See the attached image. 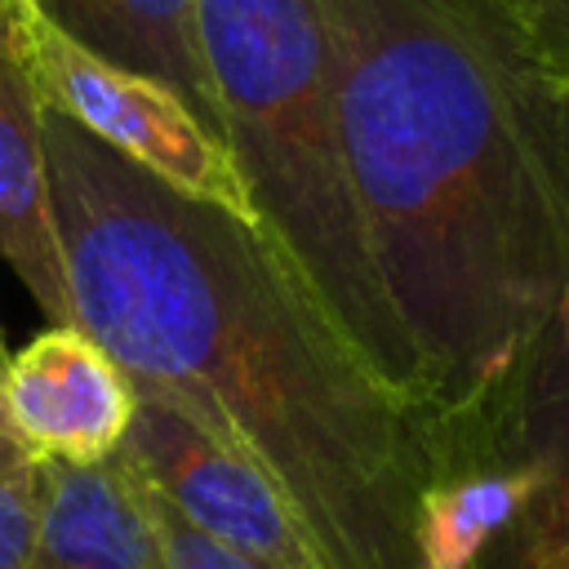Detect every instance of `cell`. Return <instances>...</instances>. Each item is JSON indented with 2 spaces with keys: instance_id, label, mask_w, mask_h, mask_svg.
<instances>
[{
  "instance_id": "cell-1",
  "label": "cell",
  "mask_w": 569,
  "mask_h": 569,
  "mask_svg": "<svg viewBox=\"0 0 569 569\" xmlns=\"http://www.w3.org/2000/svg\"><path fill=\"white\" fill-rule=\"evenodd\" d=\"M71 325L298 511L329 569H422L436 413L391 391L284 249L44 111Z\"/></svg>"
},
{
  "instance_id": "cell-2",
  "label": "cell",
  "mask_w": 569,
  "mask_h": 569,
  "mask_svg": "<svg viewBox=\"0 0 569 569\" xmlns=\"http://www.w3.org/2000/svg\"><path fill=\"white\" fill-rule=\"evenodd\" d=\"M351 187L431 413L569 316V58L498 0H316Z\"/></svg>"
},
{
  "instance_id": "cell-3",
  "label": "cell",
  "mask_w": 569,
  "mask_h": 569,
  "mask_svg": "<svg viewBox=\"0 0 569 569\" xmlns=\"http://www.w3.org/2000/svg\"><path fill=\"white\" fill-rule=\"evenodd\" d=\"M222 142L262 231L284 249L369 369L422 405L413 347L387 302L347 169L338 76L316 0H196Z\"/></svg>"
},
{
  "instance_id": "cell-4",
  "label": "cell",
  "mask_w": 569,
  "mask_h": 569,
  "mask_svg": "<svg viewBox=\"0 0 569 569\" xmlns=\"http://www.w3.org/2000/svg\"><path fill=\"white\" fill-rule=\"evenodd\" d=\"M9 31L44 111L80 124L107 151L124 156L164 187L258 222L227 142L173 89L89 53L31 0H9Z\"/></svg>"
},
{
  "instance_id": "cell-5",
  "label": "cell",
  "mask_w": 569,
  "mask_h": 569,
  "mask_svg": "<svg viewBox=\"0 0 569 569\" xmlns=\"http://www.w3.org/2000/svg\"><path fill=\"white\" fill-rule=\"evenodd\" d=\"M124 453L191 529L258 569H329L289 498L231 445L200 431L169 400L138 391Z\"/></svg>"
},
{
  "instance_id": "cell-6",
  "label": "cell",
  "mask_w": 569,
  "mask_h": 569,
  "mask_svg": "<svg viewBox=\"0 0 569 569\" xmlns=\"http://www.w3.org/2000/svg\"><path fill=\"white\" fill-rule=\"evenodd\" d=\"M4 413L36 462H102L124 449L138 396L124 369L76 325H49L9 351Z\"/></svg>"
},
{
  "instance_id": "cell-7",
  "label": "cell",
  "mask_w": 569,
  "mask_h": 569,
  "mask_svg": "<svg viewBox=\"0 0 569 569\" xmlns=\"http://www.w3.org/2000/svg\"><path fill=\"white\" fill-rule=\"evenodd\" d=\"M507 387L533 449V485L467 569H569V316L538 333Z\"/></svg>"
},
{
  "instance_id": "cell-8",
  "label": "cell",
  "mask_w": 569,
  "mask_h": 569,
  "mask_svg": "<svg viewBox=\"0 0 569 569\" xmlns=\"http://www.w3.org/2000/svg\"><path fill=\"white\" fill-rule=\"evenodd\" d=\"M31 569H169L156 502L120 449L102 462H36Z\"/></svg>"
},
{
  "instance_id": "cell-9",
  "label": "cell",
  "mask_w": 569,
  "mask_h": 569,
  "mask_svg": "<svg viewBox=\"0 0 569 569\" xmlns=\"http://www.w3.org/2000/svg\"><path fill=\"white\" fill-rule=\"evenodd\" d=\"M0 258L49 325H71L67 267L49 204L44 102L13 49L9 0H0Z\"/></svg>"
},
{
  "instance_id": "cell-10",
  "label": "cell",
  "mask_w": 569,
  "mask_h": 569,
  "mask_svg": "<svg viewBox=\"0 0 569 569\" xmlns=\"http://www.w3.org/2000/svg\"><path fill=\"white\" fill-rule=\"evenodd\" d=\"M31 4L89 53L173 89L222 138L196 36V0H31Z\"/></svg>"
},
{
  "instance_id": "cell-11",
  "label": "cell",
  "mask_w": 569,
  "mask_h": 569,
  "mask_svg": "<svg viewBox=\"0 0 569 569\" xmlns=\"http://www.w3.org/2000/svg\"><path fill=\"white\" fill-rule=\"evenodd\" d=\"M151 502H156V529H160V547H164L169 569H258L253 560H244V556L218 547L213 538H204L200 529H191L173 507H164L156 498V489H151Z\"/></svg>"
},
{
  "instance_id": "cell-12",
  "label": "cell",
  "mask_w": 569,
  "mask_h": 569,
  "mask_svg": "<svg viewBox=\"0 0 569 569\" xmlns=\"http://www.w3.org/2000/svg\"><path fill=\"white\" fill-rule=\"evenodd\" d=\"M36 551V467L0 480V569H31Z\"/></svg>"
},
{
  "instance_id": "cell-13",
  "label": "cell",
  "mask_w": 569,
  "mask_h": 569,
  "mask_svg": "<svg viewBox=\"0 0 569 569\" xmlns=\"http://www.w3.org/2000/svg\"><path fill=\"white\" fill-rule=\"evenodd\" d=\"M525 31L569 58V0H498Z\"/></svg>"
},
{
  "instance_id": "cell-14",
  "label": "cell",
  "mask_w": 569,
  "mask_h": 569,
  "mask_svg": "<svg viewBox=\"0 0 569 569\" xmlns=\"http://www.w3.org/2000/svg\"><path fill=\"white\" fill-rule=\"evenodd\" d=\"M31 467H36V458H31L27 445L18 440V431H13L9 413H4V400H0V480L22 476V471H31Z\"/></svg>"
},
{
  "instance_id": "cell-15",
  "label": "cell",
  "mask_w": 569,
  "mask_h": 569,
  "mask_svg": "<svg viewBox=\"0 0 569 569\" xmlns=\"http://www.w3.org/2000/svg\"><path fill=\"white\" fill-rule=\"evenodd\" d=\"M4 360H9V347H4V338H0V373H4Z\"/></svg>"
}]
</instances>
